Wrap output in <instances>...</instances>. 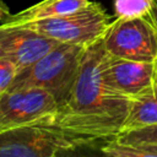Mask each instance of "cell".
Returning a JSON list of instances; mask_svg holds the SVG:
<instances>
[{"label":"cell","mask_w":157,"mask_h":157,"mask_svg":"<svg viewBox=\"0 0 157 157\" xmlns=\"http://www.w3.org/2000/svg\"><path fill=\"white\" fill-rule=\"evenodd\" d=\"M103 38L86 47L74 86L59 105L54 126L78 145L115 139L123 130L131 101L109 88L102 77Z\"/></svg>","instance_id":"obj_1"},{"label":"cell","mask_w":157,"mask_h":157,"mask_svg":"<svg viewBox=\"0 0 157 157\" xmlns=\"http://www.w3.org/2000/svg\"><path fill=\"white\" fill-rule=\"evenodd\" d=\"M85 45L60 43L40 59L18 71L9 90L40 88L49 91L59 105L69 96L80 71Z\"/></svg>","instance_id":"obj_2"},{"label":"cell","mask_w":157,"mask_h":157,"mask_svg":"<svg viewBox=\"0 0 157 157\" xmlns=\"http://www.w3.org/2000/svg\"><path fill=\"white\" fill-rule=\"evenodd\" d=\"M109 20V15L99 4L91 2L88 6L72 13L16 26L31 28L59 43L87 47L104 37L110 25Z\"/></svg>","instance_id":"obj_3"},{"label":"cell","mask_w":157,"mask_h":157,"mask_svg":"<svg viewBox=\"0 0 157 157\" xmlns=\"http://www.w3.org/2000/svg\"><path fill=\"white\" fill-rule=\"evenodd\" d=\"M59 102L40 88L7 90L0 96V132L31 126L54 125Z\"/></svg>","instance_id":"obj_4"},{"label":"cell","mask_w":157,"mask_h":157,"mask_svg":"<svg viewBox=\"0 0 157 157\" xmlns=\"http://www.w3.org/2000/svg\"><path fill=\"white\" fill-rule=\"evenodd\" d=\"M78 146L54 125H31L0 132V157H54Z\"/></svg>","instance_id":"obj_5"},{"label":"cell","mask_w":157,"mask_h":157,"mask_svg":"<svg viewBox=\"0 0 157 157\" xmlns=\"http://www.w3.org/2000/svg\"><path fill=\"white\" fill-rule=\"evenodd\" d=\"M108 54L137 61L157 60V31L147 16L117 17L103 37Z\"/></svg>","instance_id":"obj_6"},{"label":"cell","mask_w":157,"mask_h":157,"mask_svg":"<svg viewBox=\"0 0 157 157\" xmlns=\"http://www.w3.org/2000/svg\"><path fill=\"white\" fill-rule=\"evenodd\" d=\"M101 72L109 88L134 99L152 87L157 75V64L156 61L123 59L105 52Z\"/></svg>","instance_id":"obj_7"},{"label":"cell","mask_w":157,"mask_h":157,"mask_svg":"<svg viewBox=\"0 0 157 157\" xmlns=\"http://www.w3.org/2000/svg\"><path fill=\"white\" fill-rule=\"evenodd\" d=\"M60 43L31 28L0 25V59L26 69Z\"/></svg>","instance_id":"obj_8"},{"label":"cell","mask_w":157,"mask_h":157,"mask_svg":"<svg viewBox=\"0 0 157 157\" xmlns=\"http://www.w3.org/2000/svg\"><path fill=\"white\" fill-rule=\"evenodd\" d=\"M90 4V0H43L16 15H11L2 25L16 26L25 22L67 15L78 11Z\"/></svg>","instance_id":"obj_9"},{"label":"cell","mask_w":157,"mask_h":157,"mask_svg":"<svg viewBox=\"0 0 157 157\" xmlns=\"http://www.w3.org/2000/svg\"><path fill=\"white\" fill-rule=\"evenodd\" d=\"M148 125H157V75L152 87L146 93L131 101L121 132Z\"/></svg>","instance_id":"obj_10"},{"label":"cell","mask_w":157,"mask_h":157,"mask_svg":"<svg viewBox=\"0 0 157 157\" xmlns=\"http://www.w3.org/2000/svg\"><path fill=\"white\" fill-rule=\"evenodd\" d=\"M101 151L113 157H157V142L124 144L112 139L108 140Z\"/></svg>","instance_id":"obj_11"},{"label":"cell","mask_w":157,"mask_h":157,"mask_svg":"<svg viewBox=\"0 0 157 157\" xmlns=\"http://www.w3.org/2000/svg\"><path fill=\"white\" fill-rule=\"evenodd\" d=\"M152 0H114V12L117 17H141L147 16Z\"/></svg>","instance_id":"obj_12"},{"label":"cell","mask_w":157,"mask_h":157,"mask_svg":"<svg viewBox=\"0 0 157 157\" xmlns=\"http://www.w3.org/2000/svg\"><path fill=\"white\" fill-rule=\"evenodd\" d=\"M115 140L124 144H145L157 142V125H148L140 129L120 132Z\"/></svg>","instance_id":"obj_13"},{"label":"cell","mask_w":157,"mask_h":157,"mask_svg":"<svg viewBox=\"0 0 157 157\" xmlns=\"http://www.w3.org/2000/svg\"><path fill=\"white\" fill-rule=\"evenodd\" d=\"M18 74V67L5 59H0V96L6 92Z\"/></svg>","instance_id":"obj_14"},{"label":"cell","mask_w":157,"mask_h":157,"mask_svg":"<svg viewBox=\"0 0 157 157\" xmlns=\"http://www.w3.org/2000/svg\"><path fill=\"white\" fill-rule=\"evenodd\" d=\"M147 17L151 20L152 25L155 26V28L157 31V0H152L151 9H150V12H148Z\"/></svg>","instance_id":"obj_15"},{"label":"cell","mask_w":157,"mask_h":157,"mask_svg":"<svg viewBox=\"0 0 157 157\" xmlns=\"http://www.w3.org/2000/svg\"><path fill=\"white\" fill-rule=\"evenodd\" d=\"M11 15H10V11H9V7L0 0V22L1 21H6L9 17H10Z\"/></svg>","instance_id":"obj_16"},{"label":"cell","mask_w":157,"mask_h":157,"mask_svg":"<svg viewBox=\"0 0 157 157\" xmlns=\"http://www.w3.org/2000/svg\"><path fill=\"white\" fill-rule=\"evenodd\" d=\"M156 63H157V60H156Z\"/></svg>","instance_id":"obj_17"}]
</instances>
